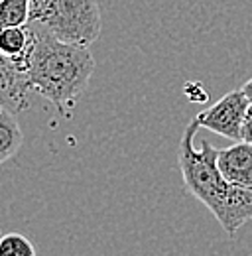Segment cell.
I'll use <instances>...</instances> for the list:
<instances>
[{
	"label": "cell",
	"instance_id": "11",
	"mask_svg": "<svg viewBox=\"0 0 252 256\" xmlns=\"http://www.w3.org/2000/svg\"><path fill=\"white\" fill-rule=\"evenodd\" d=\"M2 112H4V104L0 102V116H2Z\"/></svg>",
	"mask_w": 252,
	"mask_h": 256
},
{
	"label": "cell",
	"instance_id": "10",
	"mask_svg": "<svg viewBox=\"0 0 252 256\" xmlns=\"http://www.w3.org/2000/svg\"><path fill=\"white\" fill-rule=\"evenodd\" d=\"M240 89H242V93L246 95L248 102L252 104V77L248 79V81H246V83H244V85H242V87H240Z\"/></svg>",
	"mask_w": 252,
	"mask_h": 256
},
{
	"label": "cell",
	"instance_id": "2",
	"mask_svg": "<svg viewBox=\"0 0 252 256\" xmlns=\"http://www.w3.org/2000/svg\"><path fill=\"white\" fill-rule=\"evenodd\" d=\"M36 44L24 73L26 91H36L63 112L71 108L87 91L93 75L94 58L89 48L60 42L34 24Z\"/></svg>",
	"mask_w": 252,
	"mask_h": 256
},
{
	"label": "cell",
	"instance_id": "5",
	"mask_svg": "<svg viewBox=\"0 0 252 256\" xmlns=\"http://www.w3.org/2000/svg\"><path fill=\"white\" fill-rule=\"evenodd\" d=\"M217 166L226 182L252 190V144L234 142L228 148H220Z\"/></svg>",
	"mask_w": 252,
	"mask_h": 256
},
{
	"label": "cell",
	"instance_id": "4",
	"mask_svg": "<svg viewBox=\"0 0 252 256\" xmlns=\"http://www.w3.org/2000/svg\"><path fill=\"white\" fill-rule=\"evenodd\" d=\"M248 106L250 102L242 93V89H234L220 96L207 110H201L195 116V120L199 122L201 128H207L232 142H242L240 130H242V122H244Z\"/></svg>",
	"mask_w": 252,
	"mask_h": 256
},
{
	"label": "cell",
	"instance_id": "1",
	"mask_svg": "<svg viewBox=\"0 0 252 256\" xmlns=\"http://www.w3.org/2000/svg\"><path fill=\"white\" fill-rule=\"evenodd\" d=\"M199 128L193 118L182 134L178 148L182 178L188 192L215 215L222 230L234 236L242 224L252 221V190L224 180L217 166L219 148L209 144V140H203L199 150L193 146Z\"/></svg>",
	"mask_w": 252,
	"mask_h": 256
},
{
	"label": "cell",
	"instance_id": "6",
	"mask_svg": "<svg viewBox=\"0 0 252 256\" xmlns=\"http://www.w3.org/2000/svg\"><path fill=\"white\" fill-rule=\"evenodd\" d=\"M22 144H24L22 128L12 116V112L8 108H4V112L0 116V166L10 158H14L18 154V150L22 148Z\"/></svg>",
	"mask_w": 252,
	"mask_h": 256
},
{
	"label": "cell",
	"instance_id": "3",
	"mask_svg": "<svg viewBox=\"0 0 252 256\" xmlns=\"http://www.w3.org/2000/svg\"><path fill=\"white\" fill-rule=\"evenodd\" d=\"M30 22L79 48H91L102 30L98 0H32Z\"/></svg>",
	"mask_w": 252,
	"mask_h": 256
},
{
	"label": "cell",
	"instance_id": "9",
	"mask_svg": "<svg viewBox=\"0 0 252 256\" xmlns=\"http://www.w3.org/2000/svg\"><path fill=\"white\" fill-rule=\"evenodd\" d=\"M240 138H242V142L252 144V104L246 110V116H244V122H242V130H240Z\"/></svg>",
	"mask_w": 252,
	"mask_h": 256
},
{
	"label": "cell",
	"instance_id": "7",
	"mask_svg": "<svg viewBox=\"0 0 252 256\" xmlns=\"http://www.w3.org/2000/svg\"><path fill=\"white\" fill-rule=\"evenodd\" d=\"M32 0H0V30L30 24Z\"/></svg>",
	"mask_w": 252,
	"mask_h": 256
},
{
	"label": "cell",
	"instance_id": "8",
	"mask_svg": "<svg viewBox=\"0 0 252 256\" xmlns=\"http://www.w3.org/2000/svg\"><path fill=\"white\" fill-rule=\"evenodd\" d=\"M0 256H36V246L28 236L8 232L0 236Z\"/></svg>",
	"mask_w": 252,
	"mask_h": 256
}]
</instances>
